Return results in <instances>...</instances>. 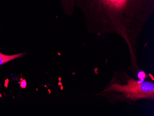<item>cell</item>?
<instances>
[{
	"instance_id": "cell-1",
	"label": "cell",
	"mask_w": 154,
	"mask_h": 116,
	"mask_svg": "<svg viewBox=\"0 0 154 116\" xmlns=\"http://www.w3.org/2000/svg\"><path fill=\"white\" fill-rule=\"evenodd\" d=\"M75 5L89 32L97 36L117 34L131 51L154 11V0H75Z\"/></svg>"
},
{
	"instance_id": "cell-2",
	"label": "cell",
	"mask_w": 154,
	"mask_h": 116,
	"mask_svg": "<svg viewBox=\"0 0 154 116\" xmlns=\"http://www.w3.org/2000/svg\"><path fill=\"white\" fill-rule=\"evenodd\" d=\"M107 90L122 93V96L130 100L141 98H151L154 97V84L149 81H137L129 80L125 84L115 83L108 88Z\"/></svg>"
},
{
	"instance_id": "cell-4",
	"label": "cell",
	"mask_w": 154,
	"mask_h": 116,
	"mask_svg": "<svg viewBox=\"0 0 154 116\" xmlns=\"http://www.w3.org/2000/svg\"><path fill=\"white\" fill-rule=\"evenodd\" d=\"M25 53H19L13 55H6L0 53V65L13 60L14 59L22 57Z\"/></svg>"
},
{
	"instance_id": "cell-5",
	"label": "cell",
	"mask_w": 154,
	"mask_h": 116,
	"mask_svg": "<svg viewBox=\"0 0 154 116\" xmlns=\"http://www.w3.org/2000/svg\"><path fill=\"white\" fill-rule=\"evenodd\" d=\"M26 80H22L21 82L20 83V86L21 87H22V88H25L26 87Z\"/></svg>"
},
{
	"instance_id": "cell-3",
	"label": "cell",
	"mask_w": 154,
	"mask_h": 116,
	"mask_svg": "<svg viewBox=\"0 0 154 116\" xmlns=\"http://www.w3.org/2000/svg\"><path fill=\"white\" fill-rule=\"evenodd\" d=\"M63 12L67 16H71L75 10V0H60Z\"/></svg>"
}]
</instances>
